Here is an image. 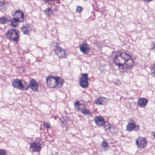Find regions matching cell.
Here are the masks:
<instances>
[{"instance_id": "cell-9", "label": "cell", "mask_w": 155, "mask_h": 155, "mask_svg": "<svg viewBox=\"0 0 155 155\" xmlns=\"http://www.w3.org/2000/svg\"><path fill=\"white\" fill-rule=\"evenodd\" d=\"M136 144L138 148L144 149L148 145V142L145 138L140 137L136 139Z\"/></svg>"}, {"instance_id": "cell-29", "label": "cell", "mask_w": 155, "mask_h": 155, "mask_svg": "<svg viewBox=\"0 0 155 155\" xmlns=\"http://www.w3.org/2000/svg\"><path fill=\"white\" fill-rule=\"evenodd\" d=\"M7 154L6 151L3 149H0V155H5Z\"/></svg>"}, {"instance_id": "cell-28", "label": "cell", "mask_w": 155, "mask_h": 155, "mask_svg": "<svg viewBox=\"0 0 155 155\" xmlns=\"http://www.w3.org/2000/svg\"><path fill=\"white\" fill-rule=\"evenodd\" d=\"M82 11H83V8L81 6H78L77 7L76 11L77 13H81Z\"/></svg>"}, {"instance_id": "cell-7", "label": "cell", "mask_w": 155, "mask_h": 155, "mask_svg": "<svg viewBox=\"0 0 155 155\" xmlns=\"http://www.w3.org/2000/svg\"><path fill=\"white\" fill-rule=\"evenodd\" d=\"M140 128L139 125L136 124V123L132 119H130L126 126V130L129 132H133V130L137 132L139 130Z\"/></svg>"}, {"instance_id": "cell-27", "label": "cell", "mask_w": 155, "mask_h": 155, "mask_svg": "<svg viewBox=\"0 0 155 155\" xmlns=\"http://www.w3.org/2000/svg\"><path fill=\"white\" fill-rule=\"evenodd\" d=\"M43 125L45 128L49 129L51 128V125L49 122H43Z\"/></svg>"}, {"instance_id": "cell-30", "label": "cell", "mask_w": 155, "mask_h": 155, "mask_svg": "<svg viewBox=\"0 0 155 155\" xmlns=\"http://www.w3.org/2000/svg\"><path fill=\"white\" fill-rule=\"evenodd\" d=\"M151 50H152L153 52L155 53V42H154V43H153V44H152V47Z\"/></svg>"}, {"instance_id": "cell-8", "label": "cell", "mask_w": 155, "mask_h": 155, "mask_svg": "<svg viewBox=\"0 0 155 155\" xmlns=\"http://www.w3.org/2000/svg\"><path fill=\"white\" fill-rule=\"evenodd\" d=\"M13 19L20 23L23 22L24 20V15L23 12L21 10H17L15 11L12 15Z\"/></svg>"}, {"instance_id": "cell-24", "label": "cell", "mask_w": 155, "mask_h": 155, "mask_svg": "<svg viewBox=\"0 0 155 155\" xmlns=\"http://www.w3.org/2000/svg\"><path fill=\"white\" fill-rule=\"evenodd\" d=\"M101 147H102V148H103V149H105L106 150V149H108V147H109V144H108L107 142L103 141L101 143Z\"/></svg>"}, {"instance_id": "cell-21", "label": "cell", "mask_w": 155, "mask_h": 155, "mask_svg": "<svg viewBox=\"0 0 155 155\" xmlns=\"http://www.w3.org/2000/svg\"><path fill=\"white\" fill-rule=\"evenodd\" d=\"M44 13L47 17H50L53 14V11L50 8H47L45 10Z\"/></svg>"}, {"instance_id": "cell-4", "label": "cell", "mask_w": 155, "mask_h": 155, "mask_svg": "<svg viewBox=\"0 0 155 155\" xmlns=\"http://www.w3.org/2000/svg\"><path fill=\"white\" fill-rule=\"evenodd\" d=\"M6 38L14 42L17 43L20 39L19 32L15 29H10L6 34Z\"/></svg>"}, {"instance_id": "cell-12", "label": "cell", "mask_w": 155, "mask_h": 155, "mask_svg": "<svg viewBox=\"0 0 155 155\" xmlns=\"http://www.w3.org/2000/svg\"><path fill=\"white\" fill-rule=\"evenodd\" d=\"M29 86H30V88L33 91H35V92H38L39 91V90H38V89H39V83L35 79H31L30 83H29Z\"/></svg>"}, {"instance_id": "cell-32", "label": "cell", "mask_w": 155, "mask_h": 155, "mask_svg": "<svg viewBox=\"0 0 155 155\" xmlns=\"http://www.w3.org/2000/svg\"><path fill=\"white\" fill-rule=\"evenodd\" d=\"M152 136H153V138L155 139V132H153L152 133Z\"/></svg>"}, {"instance_id": "cell-17", "label": "cell", "mask_w": 155, "mask_h": 155, "mask_svg": "<svg viewBox=\"0 0 155 155\" xmlns=\"http://www.w3.org/2000/svg\"><path fill=\"white\" fill-rule=\"evenodd\" d=\"M148 103V100L146 98H140L138 102L139 107L142 108H144L147 106Z\"/></svg>"}, {"instance_id": "cell-31", "label": "cell", "mask_w": 155, "mask_h": 155, "mask_svg": "<svg viewBox=\"0 0 155 155\" xmlns=\"http://www.w3.org/2000/svg\"><path fill=\"white\" fill-rule=\"evenodd\" d=\"M54 0H44V1L46 3H49V2H51V1H53Z\"/></svg>"}, {"instance_id": "cell-15", "label": "cell", "mask_w": 155, "mask_h": 155, "mask_svg": "<svg viewBox=\"0 0 155 155\" xmlns=\"http://www.w3.org/2000/svg\"><path fill=\"white\" fill-rule=\"evenodd\" d=\"M75 109L78 112H81L84 109H85L86 105L80 101H77L74 104Z\"/></svg>"}, {"instance_id": "cell-22", "label": "cell", "mask_w": 155, "mask_h": 155, "mask_svg": "<svg viewBox=\"0 0 155 155\" xmlns=\"http://www.w3.org/2000/svg\"><path fill=\"white\" fill-rule=\"evenodd\" d=\"M10 25L11 27H17L19 26L20 22L13 19L10 21Z\"/></svg>"}, {"instance_id": "cell-1", "label": "cell", "mask_w": 155, "mask_h": 155, "mask_svg": "<svg viewBox=\"0 0 155 155\" xmlns=\"http://www.w3.org/2000/svg\"><path fill=\"white\" fill-rule=\"evenodd\" d=\"M112 61V67L122 74L131 72L134 66L133 57L125 52H117L113 56Z\"/></svg>"}, {"instance_id": "cell-13", "label": "cell", "mask_w": 155, "mask_h": 155, "mask_svg": "<svg viewBox=\"0 0 155 155\" xmlns=\"http://www.w3.org/2000/svg\"><path fill=\"white\" fill-rule=\"evenodd\" d=\"M94 121L97 126L100 127L104 126L106 122L104 117L101 116H98L95 117Z\"/></svg>"}, {"instance_id": "cell-11", "label": "cell", "mask_w": 155, "mask_h": 155, "mask_svg": "<svg viewBox=\"0 0 155 155\" xmlns=\"http://www.w3.org/2000/svg\"><path fill=\"white\" fill-rule=\"evenodd\" d=\"M20 29L24 35H28L29 36L31 35L32 32V27L31 25L25 24L23 25Z\"/></svg>"}, {"instance_id": "cell-16", "label": "cell", "mask_w": 155, "mask_h": 155, "mask_svg": "<svg viewBox=\"0 0 155 155\" xmlns=\"http://www.w3.org/2000/svg\"><path fill=\"white\" fill-rule=\"evenodd\" d=\"M80 51L84 54H87L89 53L90 50L89 46L86 43H84L81 45L80 46Z\"/></svg>"}, {"instance_id": "cell-14", "label": "cell", "mask_w": 155, "mask_h": 155, "mask_svg": "<svg viewBox=\"0 0 155 155\" xmlns=\"http://www.w3.org/2000/svg\"><path fill=\"white\" fill-rule=\"evenodd\" d=\"M108 102V99L107 98L104 97H100L95 100V104L97 105L106 106Z\"/></svg>"}, {"instance_id": "cell-19", "label": "cell", "mask_w": 155, "mask_h": 155, "mask_svg": "<svg viewBox=\"0 0 155 155\" xmlns=\"http://www.w3.org/2000/svg\"><path fill=\"white\" fill-rule=\"evenodd\" d=\"M8 6V3L5 0H0V9H6Z\"/></svg>"}, {"instance_id": "cell-33", "label": "cell", "mask_w": 155, "mask_h": 155, "mask_svg": "<svg viewBox=\"0 0 155 155\" xmlns=\"http://www.w3.org/2000/svg\"><path fill=\"white\" fill-rule=\"evenodd\" d=\"M143 1H146V2H150V1H152V0H143Z\"/></svg>"}, {"instance_id": "cell-23", "label": "cell", "mask_w": 155, "mask_h": 155, "mask_svg": "<svg viewBox=\"0 0 155 155\" xmlns=\"http://www.w3.org/2000/svg\"><path fill=\"white\" fill-rule=\"evenodd\" d=\"M81 112H82V114H84V115L92 116V112H90V110H89V109H87V108H85V109H84L83 111H82Z\"/></svg>"}, {"instance_id": "cell-6", "label": "cell", "mask_w": 155, "mask_h": 155, "mask_svg": "<svg viewBox=\"0 0 155 155\" xmlns=\"http://www.w3.org/2000/svg\"><path fill=\"white\" fill-rule=\"evenodd\" d=\"M80 85L82 88L86 89L89 86V75L87 73H83L80 79Z\"/></svg>"}, {"instance_id": "cell-10", "label": "cell", "mask_w": 155, "mask_h": 155, "mask_svg": "<svg viewBox=\"0 0 155 155\" xmlns=\"http://www.w3.org/2000/svg\"><path fill=\"white\" fill-rule=\"evenodd\" d=\"M42 148V144L38 141L33 142L30 145V149L33 152H40Z\"/></svg>"}, {"instance_id": "cell-18", "label": "cell", "mask_w": 155, "mask_h": 155, "mask_svg": "<svg viewBox=\"0 0 155 155\" xmlns=\"http://www.w3.org/2000/svg\"><path fill=\"white\" fill-rule=\"evenodd\" d=\"M10 18L8 15H5L4 17L0 18V23L2 24H6L7 23L10 22L11 21Z\"/></svg>"}, {"instance_id": "cell-5", "label": "cell", "mask_w": 155, "mask_h": 155, "mask_svg": "<svg viewBox=\"0 0 155 155\" xmlns=\"http://www.w3.org/2000/svg\"><path fill=\"white\" fill-rule=\"evenodd\" d=\"M55 54L60 59L66 58L67 57L66 51L59 46L56 45L54 48Z\"/></svg>"}, {"instance_id": "cell-20", "label": "cell", "mask_w": 155, "mask_h": 155, "mask_svg": "<svg viewBox=\"0 0 155 155\" xmlns=\"http://www.w3.org/2000/svg\"><path fill=\"white\" fill-rule=\"evenodd\" d=\"M60 122H61V125L63 128H65L67 126H68V121L67 117H63L61 118L60 119Z\"/></svg>"}, {"instance_id": "cell-3", "label": "cell", "mask_w": 155, "mask_h": 155, "mask_svg": "<svg viewBox=\"0 0 155 155\" xmlns=\"http://www.w3.org/2000/svg\"><path fill=\"white\" fill-rule=\"evenodd\" d=\"M12 86L15 88L18 89L23 91L27 90L30 88V86L23 80L19 79H15L12 81Z\"/></svg>"}, {"instance_id": "cell-26", "label": "cell", "mask_w": 155, "mask_h": 155, "mask_svg": "<svg viewBox=\"0 0 155 155\" xmlns=\"http://www.w3.org/2000/svg\"><path fill=\"white\" fill-rule=\"evenodd\" d=\"M103 126H104L105 130H108L110 129V128H112L111 125L110 124V123L108 122H106Z\"/></svg>"}, {"instance_id": "cell-25", "label": "cell", "mask_w": 155, "mask_h": 155, "mask_svg": "<svg viewBox=\"0 0 155 155\" xmlns=\"http://www.w3.org/2000/svg\"><path fill=\"white\" fill-rule=\"evenodd\" d=\"M151 73L153 77H155V63L151 67Z\"/></svg>"}, {"instance_id": "cell-2", "label": "cell", "mask_w": 155, "mask_h": 155, "mask_svg": "<svg viewBox=\"0 0 155 155\" xmlns=\"http://www.w3.org/2000/svg\"><path fill=\"white\" fill-rule=\"evenodd\" d=\"M47 86L51 89H59L63 86L64 81L60 76H49L46 78Z\"/></svg>"}]
</instances>
